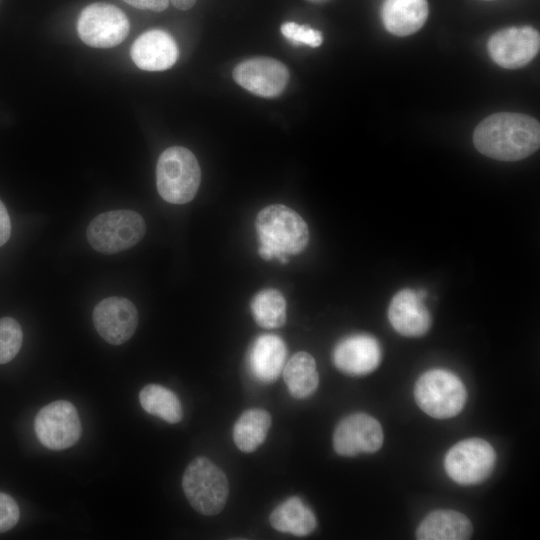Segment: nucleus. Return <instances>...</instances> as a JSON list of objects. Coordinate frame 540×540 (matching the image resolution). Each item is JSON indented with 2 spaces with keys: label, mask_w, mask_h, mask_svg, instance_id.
Instances as JSON below:
<instances>
[{
  "label": "nucleus",
  "mask_w": 540,
  "mask_h": 540,
  "mask_svg": "<svg viewBox=\"0 0 540 540\" xmlns=\"http://www.w3.org/2000/svg\"><path fill=\"white\" fill-rule=\"evenodd\" d=\"M473 143L485 156L500 161H518L538 150L540 125L536 119L524 114H492L475 128Z\"/></svg>",
  "instance_id": "obj_1"
},
{
  "label": "nucleus",
  "mask_w": 540,
  "mask_h": 540,
  "mask_svg": "<svg viewBox=\"0 0 540 540\" xmlns=\"http://www.w3.org/2000/svg\"><path fill=\"white\" fill-rule=\"evenodd\" d=\"M259 241L258 253L265 260L279 259L286 263L288 256L298 255L309 242V230L303 218L293 209L281 204L263 208L255 220Z\"/></svg>",
  "instance_id": "obj_2"
},
{
  "label": "nucleus",
  "mask_w": 540,
  "mask_h": 540,
  "mask_svg": "<svg viewBox=\"0 0 540 540\" xmlns=\"http://www.w3.org/2000/svg\"><path fill=\"white\" fill-rule=\"evenodd\" d=\"M201 170L195 155L185 147L173 146L164 150L156 166L159 195L171 204H185L196 195Z\"/></svg>",
  "instance_id": "obj_3"
},
{
  "label": "nucleus",
  "mask_w": 540,
  "mask_h": 540,
  "mask_svg": "<svg viewBox=\"0 0 540 540\" xmlns=\"http://www.w3.org/2000/svg\"><path fill=\"white\" fill-rule=\"evenodd\" d=\"M182 488L193 509L206 516L218 514L229 495L226 475L206 457H196L188 464Z\"/></svg>",
  "instance_id": "obj_4"
},
{
  "label": "nucleus",
  "mask_w": 540,
  "mask_h": 540,
  "mask_svg": "<svg viewBox=\"0 0 540 540\" xmlns=\"http://www.w3.org/2000/svg\"><path fill=\"white\" fill-rule=\"evenodd\" d=\"M145 232V221L139 213L115 210L97 215L88 225L86 236L96 251L114 254L135 246Z\"/></svg>",
  "instance_id": "obj_5"
},
{
  "label": "nucleus",
  "mask_w": 540,
  "mask_h": 540,
  "mask_svg": "<svg viewBox=\"0 0 540 540\" xmlns=\"http://www.w3.org/2000/svg\"><path fill=\"white\" fill-rule=\"evenodd\" d=\"M414 396L418 406L438 419L456 416L466 402V389L458 376L443 369L422 374L415 384Z\"/></svg>",
  "instance_id": "obj_6"
},
{
  "label": "nucleus",
  "mask_w": 540,
  "mask_h": 540,
  "mask_svg": "<svg viewBox=\"0 0 540 540\" xmlns=\"http://www.w3.org/2000/svg\"><path fill=\"white\" fill-rule=\"evenodd\" d=\"M130 24L125 13L118 7L98 2L86 6L77 21L81 40L94 48H111L127 37Z\"/></svg>",
  "instance_id": "obj_7"
},
{
  "label": "nucleus",
  "mask_w": 540,
  "mask_h": 540,
  "mask_svg": "<svg viewBox=\"0 0 540 540\" xmlns=\"http://www.w3.org/2000/svg\"><path fill=\"white\" fill-rule=\"evenodd\" d=\"M496 454L490 443L480 438L455 444L444 460L447 475L461 485L481 483L492 473Z\"/></svg>",
  "instance_id": "obj_8"
},
{
  "label": "nucleus",
  "mask_w": 540,
  "mask_h": 540,
  "mask_svg": "<svg viewBox=\"0 0 540 540\" xmlns=\"http://www.w3.org/2000/svg\"><path fill=\"white\" fill-rule=\"evenodd\" d=\"M34 429L39 441L51 450L73 446L82 432L78 412L66 400H57L41 408L35 417Z\"/></svg>",
  "instance_id": "obj_9"
},
{
  "label": "nucleus",
  "mask_w": 540,
  "mask_h": 540,
  "mask_svg": "<svg viewBox=\"0 0 540 540\" xmlns=\"http://www.w3.org/2000/svg\"><path fill=\"white\" fill-rule=\"evenodd\" d=\"M492 60L507 69L527 65L539 52V32L530 26L509 27L494 33L488 40Z\"/></svg>",
  "instance_id": "obj_10"
},
{
  "label": "nucleus",
  "mask_w": 540,
  "mask_h": 540,
  "mask_svg": "<svg viewBox=\"0 0 540 540\" xmlns=\"http://www.w3.org/2000/svg\"><path fill=\"white\" fill-rule=\"evenodd\" d=\"M232 75L235 82L244 89L266 98L280 95L289 80L287 67L268 57L244 60L234 68Z\"/></svg>",
  "instance_id": "obj_11"
},
{
  "label": "nucleus",
  "mask_w": 540,
  "mask_h": 540,
  "mask_svg": "<svg viewBox=\"0 0 540 540\" xmlns=\"http://www.w3.org/2000/svg\"><path fill=\"white\" fill-rule=\"evenodd\" d=\"M382 444L383 430L380 423L366 413H354L345 417L333 434L334 449L342 456L374 453Z\"/></svg>",
  "instance_id": "obj_12"
},
{
  "label": "nucleus",
  "mask_w": 540,
  "mask_h": 540,
  "mask_svg": "<svg viewBox=\"0 0 540 540\" xmlns=\"http://www.w3.org/2000/svg\"><path fill=\"white\" fill-rule=\"evenodd\" d=\"M93 323L98 334L112 345L129 340L138 325V311L127 298L107 297L98 302L93 310Z\"/></svg>",
  "instance_id": "obj_13"
},
{
  "label": "nucleus",
  "mask_w": 540,
  "mask_h": 540,
  "mask_svg": "<svg viewBox=\"0 0 540 540\" xmlns=\"http://www.w3.org/2000/svg\"><path fill=\"white\" fill-rule=\"evenodd\" d=\"M382 357L377 339L366 334H355L342 339L334 348L335 366L348 375H365L374 371Z\"/></svg>",
  "instance_id": "obj_14"
},
{
  "label": "nucleus",
  "mask_w": 540,
  "mask_h": 540,
  "mask_svg": "<svg viewBox=\"0 0 540 540\" xmlns=\"http://www.w3.org/2000/svg\"><path fill=\"white\" fill-rule=\"evenodd\" d=\"M135 65L146 71H163L177 61L179 50L173 37L167 32L153 29L141 34L130 51Z\"/></svg>",
  "instance_id": "obj_15"
},
{
  "label": "nucleus",
  "mask_w": 540,
  "mask_h": 540,
  "mask_svg": "<svg viewBox=\"0 0 540 540\" xmlns=\"http://www.w3.org/2000/svg\"><path fill=\"white\" fill-rule=\"evenodd\" d=\"M388 319L392 327L406 337H420L431 326V317L423 298L408 288L400 290L392 298Z\"/></svg>",
  "instance_id": "obj_16"
},
{
  "label": "nucleus",
  "mask_w": 540,
  "mask_h": 540,
  "mask_svg": "<svg viewBox=\"0 0 540 540\" xmlns=\"http://www.w3.org/2000/svg\"><path fill=\"white\" fill-rule=\"evenodd\" d=\"M287 356V348L274 334L258 336L248 353V365L252 375L262 383H271L282 371Z\"/></svg>",
  "instance_id": "obj_17"
},
{
  "label": "nucleus",
  "mask_w": 540,
  "mask_h": 540,
  "mask_svg": "<svg viewBox=\"0 0 540 540\" xmlns=\"http://www.w3.org/2000/svg\"><path fill=\"white\" fill-rule=\"evenodd\" d=\"M428 11L427 0H384L382 21L390 33L408 36L424 25Z\"/></svg>",
  "instance_id": "obj_18"
},
{
  "label": "nucleus",
  "mask_w": 540,
  "mask_h": 540,
  "mask_svg": "<svg viewBox=\"0 0 540 540\" xmlns=\"http://www.w3.org/2000/svg\"><path fill=\"white\" fill-rule=\"evenodd\" d=\"M472 534V524L464 514L448 509L429 513L419 524L416 538L420 540H465Z\"/></svg>",
  "instance_id": "obj_19"
},
{
  "label": "nucleus",
  "mask_w": 540,
  "mask_h": 540,
  "mask_svg": "<svg viewBox=\"0 0 540 540\" xmlns=\"http://www.w3.org/2000/svg\"><path fill=\"white\" fill-rule=\"evenodd\" d=\"M270 524L280 532L306 536L316 528L312 510L298 497H290L270 514Z\"/></svg>",
  "instance_id": "obj_20"
},
{
  "label": "nucleus",
  "mask_w": 540,
  "mask_h": 540,
  "mask_svg": "<svg viewBox=\"0 0 540 540\" xmlns=\"http://www.w3.org/2000/svg\"><path fill=\"white\" fill-rule=\"evenodd\" d=\"M283 378L292 397L311 396L319 384V374L312 355L305 351L295 353L283 367Z\"/></svg>",
  "instance_id": "obj_21"
},
{
  "label": "nucleus",
  "mask_w": 540,
  "mask_h": 540,
  "mask_svg": "<svg viewBox=\"0 0 540 540\" xmlns=\"http://www.w3.org/2000/svg\"><path fill=\"white\" fill-rule=\"evenodd\" d=\"M270 427L269 412L259 408L248 409L240 415L233 427L234 443L242 452H253L264 442Z\"/></svg>",
  "instance_id": "obj_22"
},
{
  "label": "nucleus",
  "mask_w": 540,
  "mask_h": 540,
  "mask_svg": "<svg viewBox=\"0 0 540 540\" xmlns=\"http://www.w3.org/2000/svg\"><path fill=\"white\" fill-rule=\"evenodd\" d=\"M142 408L149 414L174 424L181 421L182 405L174 392L158 384H148L139 393Z\"/></svg>",
  "instance_id": "obj_23"
},
{
  "label": "nucleus",
  "mask_w": 540,
  "mask_h": 540,
  "mask_svg": "<svg viewBox=\"0 0 540 540\" xmlns=\"http://www.w3.org/2000/svg\"><path fill=\"white\" fill-rule=\"evenodd\" d=\"M250 307L255 322L263 328H279L286 322V300L277 289L259 291L253 297Z\"/></svg>",
  "instance_id": "obj_24"
},
{
  "label": "nucleus",
  "mask_w": 540,
  "mask_h": 540,
  "mask_svg": "<svg viewBox=\"0 0 540 540\" xmlns=\"http://www.w3.org/2000/svg\"><path fill=\"white\" fill-rule=\"evenodd\" d=\"M23 340L20 324L11 317L0 319V364L11 361L19 352Z\"/></svg>",
  "instance_id": "obj_25"
},
{
  "label": "nucleus",
  "mask_w": 540,
  "mask_h": 540,
  "mask_svg": "<svg viewBox=\"0 0 540 540\" xmlns=\"http://www.w3.org/2000/svg\"><path fill=\"white\" fill-rule=\"evenodd\" d=\"M283 36L294 44H303L318 47L323 41L322 33L309 25H299L295 22H286L281 26Z\"/></svg>",
  "instance_id": "obj_26"
},
{
  "label": "nucleus",
  "mask_w": 540,
  "mask_h": 540,
  "mask_svg": "<svg viewBox=\"0 0 540 540\" xmlns=\"http://www.w3.org/2000/svg\"><path fill=\"white\" fill-rule=\"evenodd\" d=\"M20 512L16 501L8 494L0 492V533L13 528L19 520Z\"/></svg>",
  "instance_id": "obj_27"
},
{
  "label": "nucleus",
  "mask_w": 540,
  "mask_h": 540,
  "mask_svg": "<svg viewBox=\"0 0 540 540\" xmlns=\"http://www.w3.org/2000/svg\"><path fill=\"white\" fill-rule=\"evenodd\" d=\"M127 4L142 10L161 12L168 7L169 0H123Z\"/></svg>",
  "instance_id": "obj_28"
},
{
  "label": "nucleus",
  "mask_w": 540,
  "mask_h": 540,
  "mask_svg": "<svg viewBox=\"0 0 540 540\" xmlns=\"http://www.w3.org/2000/svg\"><path fill=\"white\" fill-rule=\"evenodd\" d=\"M11 235V221L8 211L0 200V247L3 246Z\"/></svg>",
  "instance_id": "obj_29"
},
{
  "label": "nucleus",
  "mask_w": 540,
  "mask_h": 540,
  "mask_svg": "<svg viewBox=\"0 0 540 540\" xmlns=\"http://www.w3.org/2000/svg\"><path fill=\"white\" fill-rule=\"evenodd\" d=\"M179 10H188L194 6L197 0H169Z\"/></svg>",
  "instance_id": "obj_30"
}]
</instances>
